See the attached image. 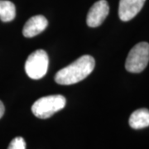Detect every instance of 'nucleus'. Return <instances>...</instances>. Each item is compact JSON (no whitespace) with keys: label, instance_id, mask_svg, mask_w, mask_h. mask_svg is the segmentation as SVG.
<instances>
[{"label":"nucleus","instance_id":"nucleus-1","mask_svg":"<svg viewBox=\"0 0 149 149\" xmlns=\"http://www.w3.org/2000/svg\"><path fill=\"white\" fill-rule=\"evenodd\" d=\"M95 61L91 56L85 55L74 62L60 70L55 75V80L59 85H69L85 79L95 69Z\"/></svg>","mask_w":149,"mask_h":149},{"label":"nucleus","instance_id":"nucleus-2","mask_svg":"<svg viewBox=\"0 0 149 149\" xmlns=\"http://www.w3.org/2000/svg\"><path fill=\"white\" fill-rule=\"evenodd\" d=\"M65 104V98L61 95L45 96L35 101L32 106V111L36 117L45 119L61 110Z\"/></svg>","mask_w":149,"mask_h":149},{"label":"nucleus","instance_id":"nucleus-3","mask_svg":"<svg viewBox=\"0 0 149 149\" xmlns=\"http://www.w3.org/2000/svg\"><path fill=\"white\" fill-rule=\"evenodd\" d=\"M149 61V44L138 43L129 52L125 62V68L131 73H140L147 67Z\"/></svg>","mask_w":149,"mask_h":149},{"label":"nucleus","instance_id":"nucleus-4","mask_svg":"<svg viewBox=\"0 0 149 149\" xmlns=\"http://www.w3.org/2000/svg\"><path fill=\"white\" fill-rule=\"evenodd\" d=\"M49 66L47 53L44 50H37L32 52L25 63L27 74L33 80H39L47 74Z\"/></svg>","mask_w":149,"mask_h":149},{"label":"nucleus","instance_id":"nucleus-5","mask_svg":"<svg viewBox=\"0 0 149 149\" xmlns=\"http://www.w3.org/2000/svg\"><path fill=\"white\" fill-rule=\"evenodd\" d=\"M109 13V7L106 0H99L91 8L87 14L86 22L91 27L100 26Z\"/></svg>","mask_w":149,"mask_h":149},{"label":"nucleus","instance_id":"nucleus-6","mask_svg":"<svg viewBox=\"0 0 149 149\" xmlns=\"http://www.w3.org/2000/svg\"><path fill=\"white\" fill-rule=\"evenodd\" d=\"M146 0H120L118 17L123 22L133 19L143 8Z\"/></svg>","mask_w":149,"mask_h":149},{"label":"nucleus","instance_id":"nucleus-7","mask_svg":"<svg viewBox=\"0 0 149 149\" xmlns=\"http://www.w3.org/2000/svg\"><path fill=\"white\" fill-rule=\"evenodd\" d=\"M48 25L47 18L42 15L32 17L25 23L22 34L25 37H33L43 32Z\"/></svg>","mask_w":149,"mask_h":149},{"label":"nucleus","instance_id":"nucleus-8","mask_svg":"<svg viewBox=\"0 0 149 149\" xmlns=\"http://www.w3.org/2000/svg\"><path fill=\"white\" fill-rule=\"evenodd\" d=\"M129 125L133 129H142L149 126V110L139 109L133 112L129 118Z\"/></svg>","mask_w":149,"mask_h":149},{"label":"nucleus","instance_id":"nucleus-9","mask_svg":"<svg viewBox=\"0 0 149 149\" xmlns=\"http://www.w3.org/2000/svg\"><path fill=\"white\" fill-rule=\"evenodd\" d=\"M16 17L15 5L8 0H0V19L4 22L13 21Z\"/></svg>","mask_w":149,"mask_h":149},{"label":"nucleus","instance_id":"nucleus-10","mask_svg":"<svg viewBox=\"0 0 149 149\" xmlns=\"http://www.w3.org/2000/svg\"><path fill=\"white\" fill-rule=\"evenodd\" d=\"M8 149H26V142L22 137H17L12 140Z\"/></svg>","mask_w":149,"mask_h":149},{"label":"nucleus","instance_id":"nucleus-11","mask_svg":"<svg viewBox=\"0 0 149 149\" xmlns=\"http://www.w3.org/2000/svg\"><path fill=\"white\" fill-rule=\"evenodd\" d=\"M4 111H5L4 105H3V102L0 100V118L3 117V113H4Z\"/></svg>","mask_w":149,"mask_h":149}]
</instances>
